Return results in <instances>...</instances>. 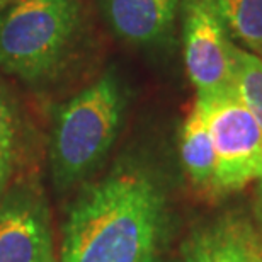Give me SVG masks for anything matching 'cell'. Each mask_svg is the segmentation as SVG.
I'll return each instance as SVG.
<instances>
[{
	"instance_id": "16",
	"label": "cell",
	"mask_w": 262,
	"mask_h": 262,
	"mask_svg": "<svg viewBox=\"0 0 262 262\" xmlns=\"http://www.w3.org/2000/svg\"><path fill=\"white\" fill-rule=\"evenodd\" d=\"M0 196H2V192H0Z\"/></svg>"
},
{
	"instance_id": "13",
	"label": "cell",
	"mask_w": 262,
	"mask_h": 262,
	"mask_svg": "<svg viewBox=\"0 0 262 262\" xmlns=\"http://www.w3.org/2000/svg\"><path fill=\"white\" fill-rule=\"evenodd\" d=\"M257 214L262 222V177H260V186H259V198H257Z\"/></svg>"
},
{
	"instance_id": "7",
	"label": "cell",
	"mask_w": 262,
	"mask_h": 262,
	"mask_svg": "<svg viewBox=\"0 0 262 262\" xmlns=\"http://www.w3.org/2000/svg\"><path fill=\"white\" fill-rule=\"evenodd\" d=\"M182 0H97L104 23L123 43L141 50L172 41Z\"/></svg>"
},
{
	"instance_id": "5",
	"label": "cell",
	"mask_w": 262,
	"mask_h": 262,
	"mask_svg": "<svg viewBox=\"0 0 262 262\" xmlns=\"http://www.w3.org/2000/svg\"><path fill=\"white\" fill-rule=\"evenodd\" d=\"M181 14L186 70L198 97L233 91V45L216 0H182Z\"/></svg>"
},
{
	"instance_id": "8",
	"label": "cell",
	"mask_w": 262,
	"mask_h": 262,
	"mask_svg": "<svg viewBox=\"0 0 262 262\" xmlns=\"http://www.w3.org/2000/svg\"><path fill=\"white\" fill-rule=\"evenodd\" d=\"M186 262H262L257 233L249 223L223 218L199 230L184 245Z\"/></svg>"
},
{
	"instance_id": "11",
	"label": "cell",
	"mask_w": 262,
	"mask_h": 262,
	"mask_svg": "<svg viewBox=\"0 0 262 262\" xmlns=\"http://www.w3.org/2000/svg\"><path fill=\"white\" fill-rule=\"evenodd\" d=\"M233 91L262 131V58L233 45Z\"/></svg>"
},
{
	"instance_id": "14",
	"label": "cell",
	"mask_w": 262,
	"mask_h": 262,
	"mask_svg": "<svg viewBox=\"0 0 262 262\" xmlns=\"http://www.w3.org/2000/svg\"><path fill=\"white\" fill-rule=\"evenodd\" d=\"M5 5H7V0H0V10H2Z\"/></svg>"
},
{
	"instance_id": "15",
	"label": "cell",
	"mask_w": 262,
	"mask_h": 262,
	"mask_svg": "<svg viewBox=\"0 0 262 262\" xmlns=\"http://www.w3.org/2000/svg\"><path fill=\"white\" fill-rule=\"evenodd\" d=\"M145 262H160V260H159V259H157V257H155V255H154V257H150V259H146Z\"/></svg>"
},
{
	"instance_id": "4",
	"label": "cell",
	"mask_w": 262,
	"mask_h": 262,
	"mask_svg": "<svg viewBox=\"0 0 262 262\" xmlns=\"http://www.w3.org/2000/svg\"><path fill=\"white\" fill-rule=\"evenodd\" d=\"M214 150L211 191L233 192L262 177V131L235 91L199 99Z\"/></svg>"
},
{
	"instance_id": "1",
	"label": "cell",
	"mask_w": 262,
	"mask_h": 262,
	"mask_svg": "<svg viewBox=\"0 0 262 262\" xmlns=\"http://www.w3.org/2000/svg\"><path fill=\"white\" fill-rule=\"evenodd\" d=\"M164 213L155 177L135 162H119L72 203L56 262H145L155 255Z\"/></svg>"
},
{
	"instance_id": "6",
	"label": "cell",
	"mask_w": 262,
	"mask_h": 262,
	"mask_svg": "<svg viewBox=\"0 0 262 262\" xmlns=\"http://www.w3.org/2000/svg\"><path fill=\"white\" fill-rule=\"evenodd\" d=\"M0 262H56L48 204L31 184L0 196Z\"/></svg>"
},
{
	"instance_id": "10",
	"label": "cell",
	"mask_w": 262,
	"mask_h": 262,
	"mask_svg": "<svg viewBox=\"0 0 262 262\" xmlns=\"http://www.w3.org/2000/svg\"><path fill=\"white\" fill-rule=\"evenodd\" d=\"M216 7L228 36L262 55V0H216Z\"/></svg>"
},
{
	"instance_id": "12",
	"label": "cell",
	"mask_w": 262,
	"mask_h": 262,
	"mask_svg": "<svg viewBox=\"0 0 262 262\" xmlns=\"http://www.w3.org/2000/svg\"><path fill=\"white\" fill-rule=\"evenodd\" d=\"M19 155V116L9 89L0 80V192L9 187Z\"/></svg>"
},
{
	"instance_id": "3",
	"label": "cell",
	"mask_w": 262,
	"mask_h": 262,
	"mask_svg": "<svg viewBox=\"0 0 262 262\" xmlns=\"http://www.w3.org/2000/svg\"><path fill=\"white\" fill-rule=\"evenodd\" d=\"M83 31L80 0H17L0 10V70L43 83L63 70Z\"/></svg>"
},
{
	"instance_id": "2",
	"label": "cell",
	"mask_w": 262,
	"mask_h": 262,
	"mask_svg": "<svg viewBox=\"0 0 262 262\" xmlns=\"http://www.w3.org/2000/svg\"><path fill=\"white\" fill-rule=\"evenodd\" d=\"M128 106L126 83L109 68L56 109L51 123L48 162L60 192L96 172L111 151Z\"/></svg>"
},
{
	"instance_id": "9",
	"label": "cell",
	"mask_w": 262,
	"mask_h": 262,
	"mask_svg": "<svg viewBox=\"0 0 262 262\" xmlns=\"http://www.w3.org/2000/svg\"><path fill=\"white\" fill-rule=\"evenodd\" d=\"M181 159L189 179L198 187L211 191L214 176V150L206 118L194 102L181 131Z\"/></svg>"
}]
</instances>
